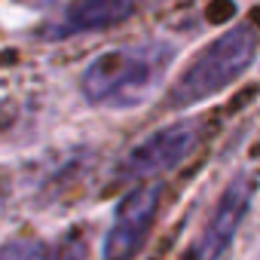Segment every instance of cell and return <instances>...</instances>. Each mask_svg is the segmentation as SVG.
Returning a JSON list of instances; mask_svg holds the SVG:
<instances>
[{
    "instance_id": "cell-1",
    "label": "cell",
    "mask_w": 260,
    "mask_h": 260,
    "mask_svg": "<svg viewBox=\"0 0 260 260\" xmlns=\"http://www.w3.org/2000/svg\"><path fill=\"white\" fill-rule=\"evenodd\" d=\"M172 61L175 46L166 40L116 46L89 61V68L80 77V89L86 101L98 107H138L159 89Z\"/></svg>"
},
{
    "instance_id": "cell-2",
    "label": "cell",
    "mask_w": 260,
    "mask_h": 260,
    "mask_svg": "<svg viewBox=\"0 0 260 260\" xmlns=\"http://www.w3.org/2000/svg\"><path fill=\"white\" fill-rule=\"evenodd\" d=\"M257 52V34L248 25H236L223 31L214 43H208L190 68L178 77V83L169 92V107H193L199 101H208L220 95L226 86H233Z\"/></svg>"
},
{
    "instance_id": "cell-3",
    "label": "cell",
    "mask_w": 260,
    "mask_h": 260,
    "mask_svg": "<svg viewBox=\"0 0 260 260\" xmlns=\"http://www.w3.org/2000/svg\"><path fill=\"white\" fill-rule=\"evenodd\" d=\"M196 141H199V125L196 122H190V119L172 122V125L159 128V132L147 135L141 144H135L128 150L125 159H122L119 175L125 181H147V178L166 175L190 156Z\"/></svg>"
},
{
    "instance_id": "cell-4",
    "label": "cell",
    "mask_w": 260,
    "mask_h": 260,
    "mask_svg": "<svg viewBox=\"0 0 260 260\" xmlns=\"http://www.w3.org/2000/svg\"><path fill=\"white\" fill-rule=\"evenodd\" d=\"M159 211V187L141 184L125 193L113 211V223L104 236V260H135L144 248Z\"/></svg>"
},
{
    "instance_id": "cell-5",
    "label": "cell",
    "mask_w": 260,
    "mask_h": 260,
    "mask_svg": "<svg viewBox=\"0 0 260 260\" xmlns=\"http://www.w3.org/2000/svg\"><path fill=\"white\" fill-rule=\"evenodd\" d=\"M251 196H254V181L248 175H239L214 202L202 233L196 236V242L190 248V260H217L230 248L233 236L239 233V226L251 208Z\"/></svg>"
},
{
    "instance_id": "cell-6",
    "label": "cell",
    "mask_w": 260,
    "mask_h": 260,
    "mask_svg": "<svg viewBox=\"0 0 260 260\" xmlns=\"http://www.w3.org/2000/svg\"><path fill=\"white\" fill-rule=\"evenodd\" d=\"M135 10V0H71L61 19L46 31L49 40H68L77 34H95L125 22Z\"/></svg>"
},
{
    "instance_id": "cell-7",
    "label": "cell",
    "mask_w": 260,
    "mask_h": 260,
    "mask_svg": "<svg viewBox=\"0 0 260 260\" xmlns=\"http://www.w3.org/2000/svg\"><path fill=\"white\" fill-rule=\"evenodd\" d=\"M86 251H89V242H86L83 230H77L68 239H61L55 248H49L46 260H86Z\"/></svg>"
},
{
    "instance_id": "cell-8",
    "label": "cell",
    "mask_w": 260,
    "mask_h": 260,
    "mask_svg": "<svg viewBox=\"0 0 260 260\" xmlns=\"http://www.w3.org/2000/svg\"><path fill=\"white\" fill-rule=\"evenodd\" d=\"M49 248L43 242H7L0 245V260H46Z\"/></svg>"
},
{
    "instance_id": "cell-9",
    "label": "cell",
    "mask_w": 260,
    "mask_h": 260,
    "mask_svg": "<svg viewBox=\"0 0 260 260\" xmlns=\"http://www.w3.org/2000/svg\"><path fill=\"white\" fill-rule=\"evenodd\" d=\"M28 4H34V7H46V4H52V0H28Z\"/></svg>"
}]
</instances>
